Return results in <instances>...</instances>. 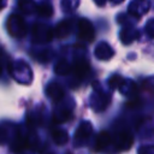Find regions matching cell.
<instances>
[{
  "instance_id": "cell-1",
  "label": "cell",
  "mask_w": 154,
  "mask_h": 154,
  "mask_svg": "<svg viewBox=\"0 0 154 154\" xmlns=\"http://www.w3.org/2000/svg\"><path fill=\"white\" fill-rule=\"evenodd\" d=\"M77 26H78V36L81 40H83L85 42H91L94 40L95 30H94V26L90 20L82 18L78 20Z\"/></svg>"
},
{
  "instance_id": "cell-2",
  "label": "cell",
  "mask_w": 154,
  "mask_h": 154,
  "mask_svg": "<svg viewBox=\"0 0 154 154\" xmlns=\"http://www.w3.org/2000/svg\"><path fill=\"white\" fill-rule=\"evenodd\" d=\"M7 28H8L10 34L16 37H20V36L25 35V32H26V26H25L24 20L19 16H16V14L10 17Z\"/></svg>"
},
{
  "instance_id": "cell-3",
  "label": "cell",
  "mask_w": 154,
  "mask_h": 154,
  "mask_svg": "<svg viewBox=\"0 0 154 154\" xmlns=\"http://www.w3.org/2000/svg\"><path fill=\"white\" fill-rule=\"evenodd\" d=\"M111 143V135L107 131H100L96 136V141H95V149L97 152L103 150L108 144Z\"/></svg>"
},
{
  "instance_id": "cell-4",
  "label": "cell",
  "mask_w": 154,
  "mask_h": 154,
  "mask_svg": "<svg viewBox=\"0 0 154 154\" xmlns=\"http://www.w3.org/2000/svg\"><path fill=\"white\" fill-rule=\"evenodd\" d=\"M71 29H72L71 20H63L57 25L53 34H55V36H58L59 38H63L71 32Z\"/></svg>"
},
{
  "instance_id": "cell-5",
  "label": "cell",
  "mask_w": 154,
  "mask_h": 154,
  "mask_svg": "<svg viewBox=\"0 0 154 154\" xmlns=\"http://www.w3.org/2000/svg\"><path fill=\"white\" fill-rule=\"evenodd\" d=\"M90 134H91V125H90V123H82L81 125H79V128L77 129V131H76V141H85V140H88L89 138V136H90Z\"/></svg>"
},
{
  "instance_id": "cell-6",
  "label": "cell",
  "mask_w": 154,
  "mask_h": 154,
  "mask_svg": "<svg viewBox=\"0 0 154 154\" xmlns=\"http://www.w3.org/2000/svg\"><path fill=\"white\" fill-rule=\"evenodd\" d=\"M132 143V136L130 132H120L117 137V147L119 149H129Z\"/></svg>"
},
{
  "instance_id": "cell-7",
  "label": "cell",
  "mask_w": 154,
  "mask_h": 154,
  "mask_svg": "<svg viewBox=\"0 0 154 154\" xmlns=\"http://www.w3.org/2000/svg\"><path fill=\"white\" fill-rule=\"evenodd\" d=\"M72 72L75 73V76H77L78 78H82L85 73H88L89 71V64L85 60H77L73 66H72Z\"/></svg>"
},
{
  "instance_id": "cell-8",
  "label": "cell",
  "mask_w": 154,
  "mask_h": 154,
  "mask_svg": "<svg viewBox=\"0 0 154 154\" xmlns=\"http://www.w3.org/2000/svg\"><path fill=\"white\" fill-rule=\"evenodd\" d=\"M95 55H96L99 59H109V58L113 55V51H112V48H111L107 43L102 42V43H100V45L96 47V49H95Z\"/></svg>"
},
{
  "instance_id": "cell-9",
  "label": "cell",
  "mask_w": 154,
  "mask_h": 154,
  "mask_svg": "<svg viewBox=\"0 0 154 154\" xmlns=\"http://www.w3.org/2000/svg\"><path fill=\"white\" fill-rule=\"evenodd\" d=\"M47 93H48V95L52 97V100H54V101L61 100V99H63V95H64L63 88H61L59 84H57V83H51V84L48 85Z\"/></svg>"
},
{
  "instance_id": "cell-10",
  "label": "cell",
  "mask_w": 154,
  "mask_h": 154,
  "mask_svg": "<svg viewBox=\"0 0 154 154\" xmlns=\"http://www.w3.org/2000/svg\"><path fill=\"white\" fill-rule=\"evenodd\" d=\"M36 11L42 17H51L53 14V8H52V6L49 4H42V5L37 6Z\"/></svg>"
},
{
  "instance_id": "cell-11",
  "label": "cell",
  "mask_w": 154,
  "mask_h": 154,
  "mask_svg": "<svg viewBox=\"0 0 154 154\" xmlns=\"http://www.w3.org/2000/svg\"><path fill=\"white\" fill-rule=\"evenodd\" d=\"M70 70H71V67H70V65H69L65 60L59 61V63L57 64V66H55V72H57L58 75H66Z\"/></svg>"
},
{
  "instance_id": "cell-12",
  "label": "cell",
  "mask_w": 154,
  "mask_h": 154,
  "mask_svg": "<svg viewBox=\"0 0 154 154\" xmlns=\"http://www.w3.org/2000/svg\"><path fill=\"white\" fill-rule=\"evenodd\" d=\"M53 140H54L58 144H63V143H65V142L67 141L66 132H65V131H60V130L54 131V132H53Z\"/></svg>"
},
{
  "instance_id": "cell-13",
  "label": "cell",
  "mask_w": 154,
  "mask_h": 154,
  "mask_svg": "<svg viewBox=\"0 0 154 154\" xmlns=\"http://www.w3.org/2000/svg\"><path fill=\"white\" fill-rule=\"evenodd\" d=\"M123 83V78L120 77V76H113L111 79H109V85H111V88H118L120 84Z\"/></svg>"
},
{
  "instance_id": "cell-14",
  "label": "cell",
  "mask_w": 154,
  "mask_h": 154,
  "mask_svg": "<svg viewBox=\"0 0 154 154\" xmlns=\"http://www.w3.org/2000/svg\"><path fill=\"white\" fill-rule=\"evenodd\" d=\"M147 31L149 34L150 37H154V19L149 20L148 24H147Z\"/></svg>"
},
{
  "instance_id": "cell-15",
  "label": "cell",
  "mask_w": 154,
  "mask_h": 154,
  "mask_svg": "<svg viewBox=\"0 0 154 154\" xmlns=\"http://www.w3.org/2000/svg\"><path fill=\"white\" fill-rule=\"evenodd\" d=\"M140 105V101H132V102H128L126 106L128 107H138Z\"/></svg>"
},
{
  "instance_id": "cell-16",
  "label": "cell",
  "mask_w": 154,
  "mask_h": 154,
  "mask_svg": "<svg viewBox=\"0 0 154 154\" xmlns=\"http://www.w3.org/2000/svg\"><path fill=\"white\" fill-rule=\"evenodd\" d=\"M94 1H95V2H97L100 6H102V4H105L107 0H94Z\"/></svg>"
},
{
  "instance_id": "cell-17",
  "label": "cell",
  "mask_w": 154,
  "mask_h": 154,
  "mask_svg": "<svg viewBox=\"0 0 154 154\" xmlns=\"http://www.w3.org/2000/svg\"><path fill=\"white\" fill-rule=\"evenodd\" d=\"M1 71H2V69H1V66H0V75H1Z\"/></svg>"
}]
</instances>
